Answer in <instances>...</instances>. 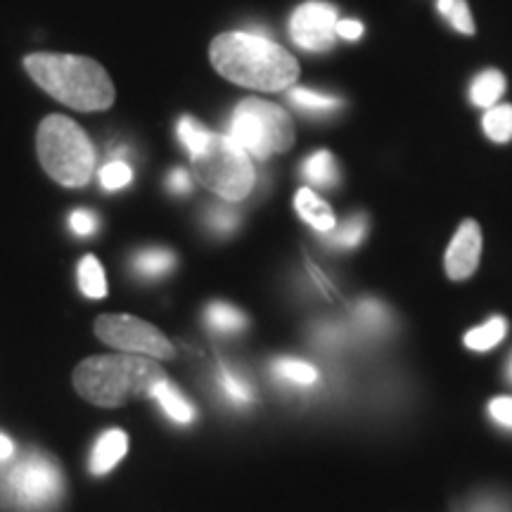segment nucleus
Wrapping results in <instances>:
<instances>
[{
    "label": "nucleus",
    "mask_w": 512,
    "mask_h": 512,
    "mask_svg": "<svg viewBox=\"0 0 512 512\" xmlns=\"http://www.w3.org/2000/svg\"><path fill=\"white\" fill-rule=\"evenodd\" d=\"M209 60L223 79L252 91H285L299 79L294 57L268 36L252 31H230L211 41Z\"/></svg>",
    "instance_id": "f257e3e1"
},
{
    "label": "nucleus",
    "mask_w": 512,
    "mask_h": 512,
    "mask_svg": "<svg viewBox=\"0 0 512 512\" xmlns=\"http://www.w3.org/2000/svg\"><path fill=\"white\" fill-rule=\"evenodd\" d=\"M22 67L41 91L74 112H107L117 102L112 76L93 57L31 53Z\"/></svg>",
    "instance_id": "f03ea898"
},
{
    "label": "nucleus",
    "mask_w": 512,
    "mask_h": 512,
    "mask_svg": "<svg viewBox=\"0 0 512 512\" xmlns=\"http://www.w3.org/2000/svg\"><path fill=\"white\" fill-rule=\"evenodd\" d=\"M169 380L155 358L136 354L88 356L74 368L72 382L81 399L100 408H121L152 396L157 384Z\"/></svg>",
    "instance_id": "7ed1b4c3"
},
{
    "label": "nucleus",
    "mask_w": 512,
    "mask_h": 512,
    "mask_svg": "<svg viewBox=\"0 0 512 512\" xmlns=\"http://www.w3.org/2000/svg\"><path fill=\"white\" fill-rule=\"evenodd\" d=\"M36 155L43 171L62 188H86L93 181L98 164L93 140L64 114H48L38 124Z\"/></svg>",
    "instance_id": "20e7f679"
},
{
    "label": "nucleus",
    "mask_w": 512,
    "mask_h": 512,
    "mask_svg": "<svg viewBox=\"0 0 512 512\" xmlns=\"http://www.w3.org/2000/svg\"><path fill=\"white\" fill-rule=\"evenodd\" d=\"M192 174L226 202H242L254 190L252 159L228 133H214L200 152L190 155Z\"/></svg>",
    "instance_id": "39448f33"
},
{
    "label": "nucleus",
    "mask_w": 512,
    "mask_h": 512,
    "mask_svg": "<svg viewBox=\"0 0 512 512\" xmlns=\"http://www.w3.org/2000/svg\"><path fill=\"white\" fill-rule=\"evenodd\" d=\"M228 136L249 157L268 159L294 145V121L283 107L261 98L242 100L228 121Z\"/></svg>",
    "instance_id": "423d86ee"
},
{
    "label": "nucleus",
    "mask_w": 512,
    "mask_h": 512,
    "mask_svg": "<svg viewBox=\"0 0 512 512\" xmlns=\"http://www.w3.org/2000/svg\"><path fill=\"white\" fill-rule=\"evenodd\" d=\"M93 330L100 342L110 344L112 349H119L121 354H136L155 358V361H171L176 356V349L169 342V337L138 316L102 313V316L95 318Z\"/></svg>",
    "instance_id": "0eeeda50"
},
{
    "label": "nucleus",
    "mask_w": 512,
    "mask_h": 512,
    "mask_svg": "<svg viewBox=\"0 0 512 512\" xmlns=\"http://www.w3.org/2000/svg\"><path fill=\"white\" fill-rule=\"evenodd\" d=\"M8 494L22 508H48L62 496V472L53 458L29 453L12 467L8 475Z\"/></svg>",
    "instance_id": "6e6552de"
},
{
    "label": "nucleus",
    "mask_w": 512,
    "mask_h": 512,
    "mask_svg": "<svg viewBox=\"0 0 512 512\" xmlns=\"http://www.w3.org/2000/svg\"><path fill=\"white\" fill-rule=\"evenodd\" d=\"M337 10L323 0L299 5L290 19V36L306 53H325L337 41Z\"/></svg>",
    "instance_id": "1a4fd4ad"
},
{
    "label": "nucleus",
    "mask_w": 512,
    "mask_h": 512,
    "mask_svg": "<svg viewBox=\"0 0 512 512\" xmlns=\"http://www.w3.org/2000/svg\"><path fill=\"white\" fill-rule=\"evenodd\" d=\"M482 254V230L475 221H465L446 249V273L451 280H467L475 275Z\"/></svg>",
    "instance_id": "9d476101"
},
{
    "label": "nucleus",
    "mask_w": 512,
    "mask_h": 512,
    "mask_svg": "<svg viewBox=\"0 0 512 512\" xmlns=\"http://www.w3.org/2000/svg\"><path fill=\"white\" fill-rule=\"evenodd\" d=\"M128 451V437L126 432L121 430H110L105 432L95 444L91 453V472L93 475H107V472L114 470L121 463V458L126 456Z\"/></svg>",
    "instance_id": "9b49d317"
},
{
    "label": "nucleus",
    "mask_w": 512,
    "mask_h": 512,
    "mask_svg": "<svg viewBox=\"0 0 512 512\" xmlns=\"http://www.w3.org/2000/svg\"><path fill=\"white\" fill-rule=\"evenodd\" d=\"M294 207H297V214L309 223L313 230L318 233H330L332 228L337 226L335 214L328 207V202H323L311 188H302L294 197Z\"/></svg>",
    "instance_id": "f8f14e48"
},
{
    "label": "nucleus",
    "mask_w": 512,
    "mask_h": 512,
    "mask_svg": "<svg viewBox=\"0 0 512 512\" xmlns=\"http://www.w3.org/2000/svg\"><path fill=\"white\" fill-rule=\"evenodd\" d=\"M152 396H155L159 406L164 408V413L174 422H178V425H190V422L195 420V408H192V403L185 399V396L178 392L169 380L157 384V389L152 392Z\"/></svg>",
    "instance_id": "ddd939ff"
},
{
    "label": "nucleus",
    "mask_w": 512,
    "mask_h": 512,
    "mask_svg": "<svg viewBox=\"0 0 512 512\" xmlns=\"http://www.w3.org/2000/svg\"><path fill=\"white\" fill-rule=\"evenodd\" d=\"M302 174L309 183L320 185V188H335L339 183V169L335 157L328 150H318L306 157L302 166Z\"/></svg>",
    "instance_id": "4468645a"
},
{
    "label": "nucleus",
    "mask_w": 512,
    "mask_h": 512,
    "mask_svg": "<svg viewBox=\"0 0 512 512\" xmlns=\"http://www.w3.org/2000/svg\"><path fill=\"white\" fill-rule=\"evenodd\" d=\"M76 278H79V290L86 294L88 299H102L107 297V278L102 271V264L98 256L86 254L76 266Z\"/></svg>",
    "instance_id": "2eb2a0df"
},
{
    "label": "nucleus",
    "mask_w": 512,
    "mask_h": 512,
    "mask_svg": "<svg viewBox=\"0 0 512 512\" xmlns=\"http://www.w3.org/2000/svg\"><path fill=\"white\" fill-rule=\"evenodd\" d=\"M176 266V256L171 249L164 247H152V249H143L133 256V271L143 278H162Z\"/></svg>",
    "instance_id": "dca6fc26"
},
{
    "label": "nucleus",
    "mask_w": 512,
    "mask_h": 512,
    "mask_svg": "<svg viewBox=\"0 0 512 512\" xmlns=\"http://www.w3.org/2000/svg\"><path fill=\"white\" fill-rule=\"evenodd\" d=\"M271 370L275 380L292 384V387H313L318 382V368L299 358H280Z\"/></svg>",
    "instance_id": "f3484780"
},
{
    "label": "nucleus",
    "mask_w": 512,
    "mask_h": 512,
    "mask_svg": "<svg viewBox=\"0 0 512 512\" xmlns=\"http://www.w3.org/2000/svg\"><path fill=\"white\" fill-rule=\"evenodd\" d=\"M204 318H207V325L211 330L223 332V335H233V332H240L247 328L245 313L226 302L209 304L207 311H204Z\"/></svg>",
    "instance_id": "a211bd4d"
},
{
    "label": "nucleus",
    "mask_w": 512,
    "mask_h": 512,
    "mask_svg": "<svg viewBox=\"0 0 512 512\" xmlns=\"http://www.w3.org/2000/svg\"><path fill=\"white\" fill-rule=\"evenodd\" d=\"M287 98H290V102L297 110H302L306 114H332L344 105V102L335 98V95L309 91V88H292V91L287 93Z\"/></svg>",
    "instance_id": "6ab92c4d"
},
{
    "label": "nucleus",
    "mask_w": 512,
    "mask_h": 512,
    "mask_svg": "<svg viewBox=\"0 0 512 512\" xmlns=\"http://www.w3.org/2000/svg\"><path fill=\"white\" fill-rule=\"evenodd\" d=\"M505 335H508V323H505V318L501 316L489 318L484 325H479V328L467 332L465 347L472 351H489L498 347Z\"/></svg>",
    "instance_id": "aec40b11"
},
{
    "label": "nucleus",
    "mask_w": 512,
    "mask_h": 512,
    "mask_svg": "<svg viewBox=\"0 0 512 512\" xmlns=\"http://www.w3.org/2000/svg\"><path fill=\"white\" fill-rule=\"evenodd\" d=\"M505 93V76L496 69H489V72H482L472 81L470 88V100L475 102L477 107H494L501 95Z\"/></svg>",
    "instance_id": "412c9836"
},
{
    "label": "nucleus",
    "mask_w": 512,
    "mask_h": 512,
    "mask_svg": "<svg viewBox=\"0 0 512 512\" xmlns=\"http://www.w3.org/2000/svg\"><path fill=\"white\" fill-rule=\"evenodd\" d=\"M356 323L366 335H380L389 328L392 323V316H389L387 306L382 302H375V299H363L361 304L356 306Z\"/></svg>",
    "instance_id": "4be33fe9"
},
{
    "label": "nucleus",
    "mask_w": 512,
    "mask_h": 512,
    "mask_svg": "<svg viewBox=\"0 0 512 512\" xmlns=\"http://www.w3.org/2000/svg\"><path fill=\"white\" fill-rule=\"evenodd\" d=\"M368 233V219L363 214H354L349 216L342 226H335L330 233H325L330 238L332 247H342V249H354L363 242Z\"/></svg>",
    "instance_id": "5701e85b"
},
{
    "label": "nucleus",
    "mask_w": 512,
    "mask_h": 512,
    "mask_svg": "<svg viewBox=\"0 0 512 512\" xmlns=\"http://www.w3.org/2000/svg\"><path fill=\"white\" fill-rule=\"evenodd\" d=\"M484 133L494 143H508V140H512V107H489V112L484 114Z\"/></svg>",
    "instance_id": "b1692460"
},
{
    "label": "nucleus",
    "mask_w": 512,
    "mask_h": 512,
    "mask_svg": "<svg viewBox=\"0 0 512 512\" xmlns=\"http://www.w3.org/2000/svg\"><path fill=\"white\" fill-rule=\"evenodd\" d=\"M437 10L448 19V24H451L453 29L460 31V34H475V19H472L470 10H467L465 0H437Z\"/></svg>",
    "instance_id": "393cba45"
},
{
    "label": "nucleus",
    "mask_w": 512,
    "mask_h": 512,
    "mask_svg": "<svg viewBox=\"0 0 512 512\" xmlns=\"http://www.w3.org/2000/svg\"><path fill=\"white\" fill-rule=\"evenodd\" d=\"M176 133H178V140H181L185 150H188V155H195V152H200L202 147L207 145V140L211 136L209 128H204L200 121L192 119V117L178 119Z\"/></svg>",
    "instance_id": "a878e982"
},
{
    "label": "nucleus",
    "mask_w": 512,
    "mask_h": 512,
    "mask_svg": "<svg viewBox=\"0 0 512 512\" xmlns=\"http://www.w3.org/2000/svg\"><path fill=\"white\" fill-rule=\"evenodd\" d=\"M219 384L223 389V394L228 396V401L238 403V406H245V403L252 401V387H249L247 380H242L238 373H233L230 368H221V375H219Z\"/></svg>",
    "instance_id": "bb28decb"
},
{
    "label": "nucleus",
    "mask_w": 512,
    "mask_h": 512,
    "mask_svg": "<svg viewBox=\"0 0 512 512\" xmlns=\"http://www.w3.org/2000/svg\"><path fill=\"white\" fill-rule=\"evenodd\" d=\"M207 226L219 235L233 233L240 226V211L235 207H228V204H214L207 211Z\"/></svg>",
    "instance_id": "cd10ccee"
},
{
    "label": "nucleus",
    "mask_w": 512,
    "mask_h": 512,
    "mask_svg": "<svg viewBox=\"0 0 512 512\" xmlns=\"http://www.w3.org/2000/svg\"><path fill=\"white\" fill-rule=\"evenodd\" d=\"M100 183L105 190H121L126 188L128 183H133V169L121 159H114V162L105 164L100 169Z\"/></svg>",
    "instance_id": "c85d7f7f"
},
{
    "label": "nucleus",
    "mask_w": 512,
    "mask_h": 512,
    "mask_svg": "<svg viewBox=\"0 0 512 512\" xmlns=\"http://www.w3.org/2000/svg\"><path fill=\"white\" fill-rule=\"evenodd\" d=\"M489 415L498 427L512 432V396H496V399H491Z\"/></svg>",
    "instance_id": "c756f323"
},
{
    "label": "nucleus",
    "mask_w": 512,
    "mask_h": 512,
    "mask_svg": "<svg viewBox=\"0 0 512 512\" xmlns=\"http://www.w3.org/2000/svg\"><path fill=\"white\" fill-rule=\"evenodd\" d=\"M69 226H72L76 235L88 238V235H93L95 230H98V216L88 209H76L74 214L69 216Z\"/></svg>",
    "instance_id": "7c9ffc66"
},
{
    "label": "nucleus",
    "mask_w": 512,
    "mask_h": 512,
    "mask_svg": "<svg viewBox=\"0 0 512 512\" xmlns=\"http://www.w3.org/2000/svg\"><path fill=\"white\" fill-rule=\"evenodd\" d=\"M467 512H512V505L498 496H479L470 503Z\"/></svg>",
    "instance_id": "2f4dec72"
},
{
    "label": "nucleus",
    "mask_w": 512,
    "mask_h": 512,
    "mask_svg": "<svg viewBox=\"0 0 512 512\" xmlns=\"http://www.w3.org/2000/svg\"><path fill=\"white\" fill-rule=\"evenodd\" d=\"M169 190L176 192V195H185V192L192 190V178L185 169H174L169 174Z\"/></svg>",
    "instance_id": "473e14b6"
},
{
    "label": "nucleus",
    "mask_w": 512,
    "mask_h": 512,
    "mask_svg": "<svg viewBox=\"0 0 512 512\" xmlns=\"http://www.w3.org/2000/svg\"><path fill=\"white\" fill-rule=\"evenodd\" d=\"M337 36L347 38V41H358L363 36V24L356 22V19H339Z\"/></svg>",
    "instance_id": "72a5a7b5"
},
{
    "label": "nucleus",
    "mask_w": 512,
    "mask_h": 512,
    "mask_svg": "<svg viewBox=\"0 0 512 512\" xmlns=\"http://www.w3.org/2000/svg\"><path fill=\"white\" fill-rule=\"evenodd\" d=\"M12 453H15V444H12V439L5 437V434H0V460L12 458Z\"/></svg>",
    "instance_id": "f704fd0d"
},
{
    "label": "nucleus",
    "mask_w": 512,
    "mask_h": 512,
    "mask_svg": "<svg viewBox=\"0 0 512 512\" xmlns=\"http://www.w3.org/2000/svg\"><path fill=\"white\" fill-rule=\"evenodd\" d=\"M508 375H510V382H512V358H510V366H508Z\"/></svg>",
    "instance_id": "c9c22d12"
}]
</instances>
